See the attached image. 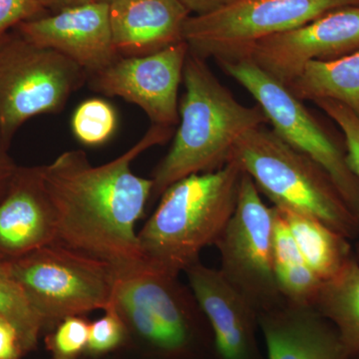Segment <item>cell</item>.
<instances>
[{"mask_svg":"<svg viewBox=\"0 0 359 359\" xmlns=\"http://www.w3.org/2000/svg\"><path fill=\"white\" fill-rule=\"evenodd\" d=\"M171 135L172 128L153 125L133 147L100 166L81 150L66 151L42 166L57 217V244L106 262L116 273L143 263L136 224L154 182L134 174L131 164Z\"/></svg>","mask_w":359,"mask_h":359,"instance_id":"6da1fadb","label":"cell"},{"mask_svg":"<svg viewBox=\"0 0 359 359\" xmlns=\"http://www.w3.org/2000/svg\"><path fill=\"white\" fill-rule=\"evenodd\" d=\"M189 50L184 66L185 94L179 106L173 145L153 177V199L190 175L216 171L228 163L236 142L250 130L269 124L261 106H245L205 63Z\"/></svg>","mask_w":359,"mask_h":359,"instance_id":"7a4b0ae2","label":"cell"},{"mask_svg":"<svg viewBox=\"0 0 359 359\" xmlns=\"http://www.w3.org/2000/svg\"><path fill=\"white\" fill-rule=\"evenodd\" d=\"M244 172L235 161L216 171L190 175L161 195L156 211L138 231L142 259L179 276L216 244L237 205Z\"/></svg>","mask_w":359,"mask_h":359,"instance_id":"3957f363","label":"cell"},{"mask_svg":"<svg viewBox=\"0 0 359 359\" xmlns=\"http://www.w3.org/2000/svg\"><path fill=\"white\" fill-rule=\"evenodd\" d=\"M111 304L144 359H214L209 321L179 276L145 263L116 273Z\"/></svg>","mask_w":359,"mask_h":359,"instance_id":"277c9868","label":"cell"},{"mask_svg":"<svg viewBox=\"0 0 359 359\" xmlns=\"http://www.w3.org/2000/svg\"><path fill=\"white\" fill-rule=\"evenodd\" d=\"M229 161H235L276 207L318 219L349 241L359 237V219L327 172L266 125L243 135Z\"/></svg>","mask_w":359,"mask_h":359,"instance_id":"5b68a950","label":"cell"},{"mask_svg":"<svg viewBox=\"0 0 359 359\" xmlns=\"http://www.w3.org/2000/svg\"><path fill=\"white\" fill-rule=\"evenodd\" d=\"M43 332L73 316L110 306L116 273L110 264L55 244L6 259Z\"/></svg>","mask_w":359,"mask_h":359,"instance_id":"8992f818","label":"cell"},{"mask_svg":"<svg viewBox=\"0 0 359 359\" xmlns=\"http://www.w3.org/2000/svg\"><path fill=\"white\" fill-rule=\"evenodd\" d=\"M87 79L74 61L16 29L0 37V136L6 146L28 120L65 109Z\"/></svg>","mask_w":359,"mask_h":359,"instance_id":"52a82bcc","label":"cell"},{"mask_svg":"<svg viewBox=\"0 0 359 359\" xmlns=\"http://www.w3.org/2000/svg\"><path fill=\"white\" fill-rule=\"evenodd\" d=\"M359 0H231L218 9L190 15L184 26L189 50L205 59L244 57L252 44Z\"/></svg>","mask_w":359,"mask_h":359,"instance_id":"ba28073f","label":"cell"},{"mask_svg":"<svg viewBox=\"0 0 359 359\" xmlns=\"http://www.w3.org/2000/svg\"><path fill=\"white\" fill-rule=\"evenodd\" d=\"M219 65L254 97L280 139L327 172L359 219V178L348 166L346 151L323 129L302 101L250 58L222 60Z\"/></svg>","mask_w":359,"mask_h":359,"instance_id":"9c48e42d","label":"cell"},{"mask_svg":"<svg viewBox=\"0 0 359 359\" xmlns=\"http://www.w3.org/2000/svg\"><path fill=\"white\" fill-rule=\"evenodd\" d=\"M275 207L262 200L249 175L243 174L238 202L216 245L226 280L256 309L257 313L285 304L273 266Z\"/></svg>","mask_w":359,"mask_h":359,"instance_id":"30bf717a","label":"cell"},{"mask_svg":"<svg viewBox=\"0 0 359 359\" xmlns=\"http://www.w3.org/2000/svg\"><path fill=\"white\" fill-rule=\"evenodd\" d=\"M358 49L359 6H347L259 40L244 57L287 87L311 61L334 60Z\"/></svg>","mask_w":359,"mask_h":359,"instance_id":"8fae6325","label":"cell"},{"mask_svg":"<svg viewBox=\"0 0 359 359\" xmlns=\"http://www.w3.org/2000/svg\"><path fill=\"white\" fill-rule=\"evenodd\" d=\"M188 53L182 41L148 55L120 57L90 76V86L139 106L153 125L172 128L179 122L178 90Z\"/></svg>","mask_w":359,"mask_h":359,"instance_id":"7c38bea8","label":"cell"},{"mask_svg":"<svg viewBox=\"0 0 359 359\" xmlns=\"http://www.w3.org/2000/svg\"><path fill=\"white\" fill-rule=\"evenodd\" d=\"M15 29L33 43L74 61L88 78L121 57L113 43L107 2L90 1L47 13L20 23Z\"/></svg>","mask_w":359,"mask_h":359,"instance_id":"4fadbf2b","label":"cell"},{"mask_svg":"<svg viewBox=\"0 0 359 359\" xmlns=\"http://www.w3.org/2000/svg\"><path fill=\"white\" fill-rule=\"evenodd\" d=\"M184 273L209 321L214 359H266L257 340L259 313L219 269L198 262Z\"/></svg>","mask_w":359,"mask_h":359,"instance_id":"5bb4252c","label":"cell"},{"mask_svg":"<svg viewBox=\"0 0 359 359\" xmlns=\"http://www.w3.org/2000/svg\"><path fill=\"white\" fill-rule=\"evenodd\" d=\"M57 237V217L42 166H18L0 196V257L15 259L55 244Z\"/></svg>","mask_w":359,"mask_h":359,"instance_id":"9a60e30c","label":"cell"},{"mask_svg":"<svg viewBox=\"0 0 359 359\" xmlns=\"http://www.w3.org/2000/svg\"><path fill=\"white\" fill-rule=\"evenodd\" d=\"M266 359H353L334 325L313 306L285 302L259 314Z\"/></svg>","mask_w":359,"mask_h":359,"instance_id":"2e32d148","label":"cell"},{"mask_svg":"<svg viewBox=\"0 0 359 359\" xmlns=\"http://www.w3.org/2000/svg\"><path fill=\"white\" fill-rule=\"evenodd\" d=\"M190 15L180 0H113L109 20L116 50L131 57L180 43Z\"/></svg>","mask_w":359,"mask_h":359,"instance_id":"e0dca14e","label":"cell"},{"mask_svg":"<svg viewBox=\"0 0 359 359\" xmlns=\"http://www.w3.org/2000/svg\"><path fill=\"white\" fill-rule=\"evenodd\" d=\"M299 100H332L359 119V49L328 61H311L287 86Z\"/></svg>","mask_w":359,"mask_h":359,"instance_id":"ac0fdd59","label":"cell"},{"mask_svg":"<svg viewBox=\"0 0 359 359\" xmlns=\"http://www.w3.org/2000/svg\"><path fill=\"white\" fill-rule=\"evenodd\" d=\"M276 208L289 224L304 262L323 283L337 276L353 259L349 240L341 233L318 219Z\"/></svg>","mask_w":359,"mask_h":359,"instance_id":"d6986e66","label":"cell"},{"mask_svg":"<svg viewBox=\"0 0 359 359\" xmlns=\"http://www.w3.org/2000/svg\"><path fill=\"white\" fill-rule=\"evenodd\" d=\"M313 308L339 332L353 359L359 358V263L353 257L321 285Z\"/></svg>","mask_w":359,"mask_h":359,"instance_id":"ffe728a7","label":"cell"},{"mask_svg":"<svg viewBox=\"0 0 359 359\" xmlns=\"http://www.w3.org/2000/svg\"><path fill=\"white\" fill-rule=\"evenodd\" d=\"M0 318L18 330L25 353L34 351L43 332L41 320L30 306L6 259L0 257Z\"/></svg>","mask_w":359,"mask_h":359,"instance_id":"44dd1931","label":"cell"},{"mask_svg":"<svg viewBox=\"0 0 359 359\" xmlns=\"http://www.w3.org/2000/svg\"><path fill=\"white\" fill-rule=\"evenodd\" d=\"M75 138L89 147L105 144L117 128V114L113 106L100 98L85 100L75 109L71 119Z\"/></svg>","mask_w":359,"mask_h":359,"instance_id":"7402d4cb","label":"cell"},{"mask_svg":"<svg viewBox=\"0 0 359 359\" xmlns=\"http://www.w3.org/2000/svg\"><path fill=\"white\" fill-rule=\"evenodd\" d=\"M90 323L84 316H68L45 335L52 359H80L88 346Z\"/></svg>","mask_w":359,"mask_h":359,"instance_id":"603a6c76","label":"cell"},{"mask_svg":"<svg viewBox=\"0 0 359 359\" xmlns=\"http://www.w3.org/2000/svg\"><path fill=\"white\" fill-rule=\"evenodd\" d=\"M105 314L89 325L88 346L85 355L101 358L128 346L129 337L122 318L110 304Z\"/></svg>","mask_w":359,"mask_h":359,"instance_id":"cb8c5ba5","label":"cell"},{"mask_svg":"<svg viewBox=\"0 0 359 359\" xmlns=\"http://www.w3.org/2000/svg\"><path fill=\"white\" fill-rule=\"evenodd\" d=\"M323 112L330 116L344 136L346 159L351 171L359 178V119L348 108L332 100L313 101ZM355 259L359 263V245Z\"/></svg>","mask_w":359,"mask_h":359,"instance_id":"d4e9b609","label":"cell"},{"mask_svg":"<svg viewBox=\"0 0 359 359\" xmlns=\"http://www.w3.org/2000/svg\"><path fill=\"white\" fill-rule=\"evenodd\" d=\"M47 13L39 0H0V37L20 23Z\"/></svg>","mask_w":359,"mask_h":359,"instance_id":"484cf974","label":"cell"},{"mask_svg":"<svg viewBox=\"0 0 359 359\" xmlns=\"http://www.w3.org/2000/svg\"><path fill=\"white\" fill-rule=\"evenodd\" d=\"M25 355L20 335L11 321L0 318V359H21Z\"/></svg>","mask_w":359,"mask_h":359,"instance_id":"4316f807","label":"cell"},{"mask_svg":"<svg viewBox=\"0 0 359 359\" xmlns=\"http://www.w3.org/2000/svg\"><path fill=\"white\" fill-rule=\"evenodd\" d=\"M8 146L0 136V196L6 190L7 185L13 178L18 165L8 154Z\"/></svg>","mask_w":359,"mask_h":359,"instance_id":"83f0119b","label":"cell"},{"mask_svg":"<svg viewBox=\"0 0 359 359\" xmlns=\"http://www.w3.org/2000/svg\"><path fill=\"white\" fill-rule=\"evenodd\" d=\"M184 6L190 11L191 15H201L211 13L215 9L230 2L231 0H180Z\"/></svg>","mask_w":359,"mask_h":359,"instance_id":"f1b7e54d","label":"cell"},{"mask_svg":"<svg viewBox=\"0 0 359 359\" xmlns=\"http://www.w3.org/2000/svg\"><path fill=\"white\" fill-rule=\"evenodd\" d=\"M39 1L48 13H54L70 7L88 4L93 0H39Z\"/></svg>","mask_w":359,"mask_h":359,"instance_id":"f546056e","label":"cell"},{"mask_svg":"<svg viewBox=\"0 0 359 359\" xmlns=\"http://www.w3.org/2000/svg\"><path fill=\"white\" fill-rule=\"evenodd\" d=\"M93 1H102V2H107V4H110V2H112L113 0H93Z\"/></svg>","mask_w":359,"mask_h":359,"instance_id":"4dcf8cb0","label":"cell"},{"mask_svg":"<svg viewBox=\"0 0 359 359\" xmlns=\"http://www.w3.org/2000/svg\"><path fill=\"white\" fill-rule=\"evenodd\" d=\"M80 359H99V358H90V356H86V355H84L83 358H80Z\"/></svg>","mask_w":359,"mask_h":359,"instance_id":"1f68e13d","label":"cell"}]
</instances>
